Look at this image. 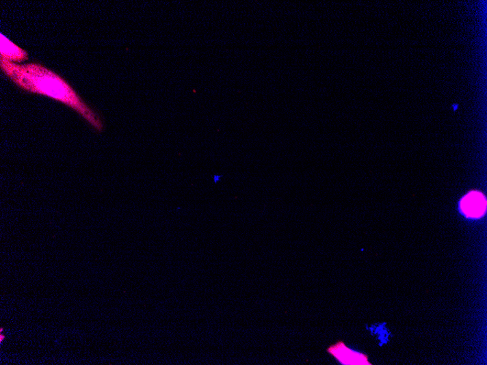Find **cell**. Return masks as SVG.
Masks as SVG:
<instances>
[{"label": "cell", "mask_w": 487, "mask_h": 365, "mask_svg": "<svg viewBox=\"0 0 487 365\" xmlns=\"http://www.w3.org/2000/svg\"><path fill=\"white\" fill-rule=\"evenodd\" d=\"M0 68L9 79L26 92L51 97L72 108L96 131L105 129L101 116L88 106L73 87L58 74L37 63L18 64L0 58Z\"/></svg>", "instance_id": "cell-1"}, {"label": "cell", "mask_w": 487, "mask_h": 365, "mask_svg": "<svg viewBox=\"0 0 487 365\" xmlns=\"http://www.w3.org/2000/svg\"><path fill=\"white\" fill-rule=\"evenodd\" d=\"M328 352L334 357L341 364L345 365H371L368 357L364 353L348 348L344 342L340 341L337 344L328 349Z\"/></svg>", "instance_id": "cell-2"}, {"label": "cell", "mask_w": 487, "mask_h": 365, "mask_svg": "<svg viewBox=\"0 0 487 365\" xmlns=\"http://www.w3.org/2000/svg\"><path fill=\"white\" fill-rule=\"evenodd\" d=\"M460 206L461 213L466 217L479 219L486 213V201L482 193L472 192L462 199Z\"/></svg>", "instance_id": "cell-3"}, {"label": "cell", "mask_w": 487, "mask_h": 365, "mask_svg": "<svg viewBox=\"0 0 487 365\" xmlns=\"http://www.w3.org/2000/svg\"><path fill=\"white\" fill-rule=\"evenodd\" d=\"M0 37H1L0 58L13 63L25 62L29 59L27 51L19 48L3 34L0 35Z\"/></svg>", "instance_id": "cell-4"}]
</instances>
